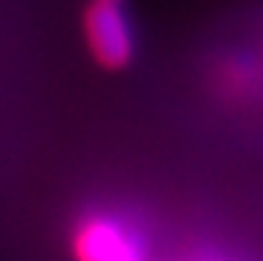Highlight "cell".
Wrapping results in <instances>:
<instances>
[{
	"instance_id": "6da1fadb",
	"label": "cell",
	"mask_w": 263,
	"mask_h": 261,
	"mask_svg": "<svg viewBox=\"0 0 263 261\" xmlns=\"http://www.w3.org/2000/svg\"><path fill=\"white\" fill-rule=\"evenodd\" d=\"M73 261H152L146 233L121 211L90 208L76 216L67 236Z\"/></svg>"
},
{
	"instance_id": "7a4b0ae2",
	"label": "cell",
	"mask_w": 263,
	"mask_h": 261,
	"mask_svg": "<svg viewBox=\"0 0 263 261\" xmlns=\"http://www.w3.org/2000/svg\"><path fill=\"white\" fill-rule=\"evenodd\" d=\"M81 34L92 62L109 73L126 71L137 57V37L121 3L90 0L81 14Z\"/></svg>"
},
{
	"instance_id": "3957f363",
	"label": "cell",
	"mask_w": 263,
	"mask_h": 261,
	"mask_svg": "<svg viewBox=\"0 0 263 261\" xmlns=\"http://www.w3.org/2000/svg\"><path fill=\"white\" fill-rule=\"evenodd\" d=\"M187 261H224V258H218V256H193Z\"/></svg>"
},
{
	"instance_id": "277c9868",
	"label": "cell",
	"mask_w": 263,
	"mask_h": 261,
	"mask_svg": "<svg viewBox=\"0 0 263 261\" xmlns=\"http://www.w3.org/2000/svg\"><path fill=\"white\" fill-rule=\"evenodd\" d=\"M98 3H123V0H98Z\"/></svg>"
}]
</instances>
